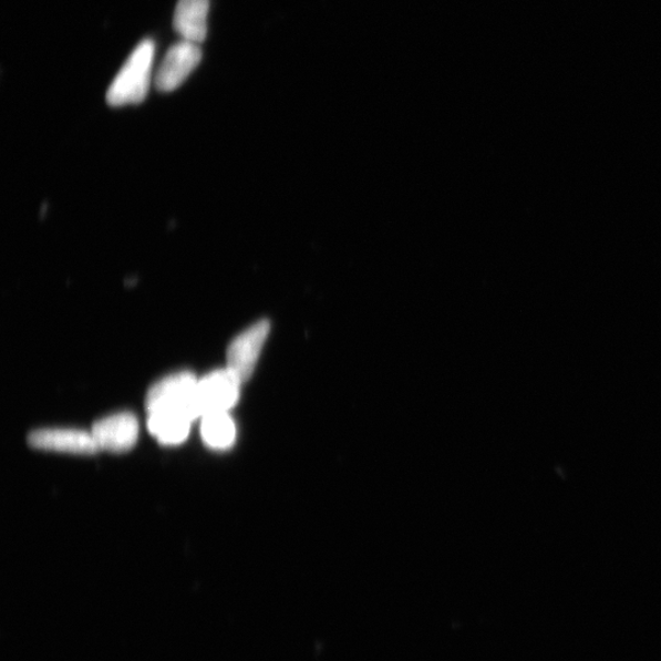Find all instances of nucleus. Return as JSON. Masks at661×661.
I'll list each match as a JSON object with an SVG mask.
<instances>
[{"label": "nucleus", "mask_w": 661, "mask_h": 661, "mask_svg": "<svg viewBox=\"0 0 661 661\" xmlns=\"http://www.w3.org/2000/svg\"><path fill=\"white\" fill-rule=\"evenodd\" d=\"M155 49L153 40H144L137 44L109 89L107 102L111 106L123 107L126 104L142 103L146 99L153 78Z\"/></svg>", "instance_id": "f257e3e1"}, {"label": "nucleus", "mask_w": 661, "mask_h": 661, "mask_svg": "<svg viewBox=\"0 0 661 661\" xmlns=\"http://www.w3.org/2000/svg\"><path fill=\"white\" fill-rule=\"evenodd\" d=\"M29 445L74 455H95L100 451L94 436L76 428H42L29 435Z\"/></svg>", "instance_id": "0eeeda50"}, {"label": "nucleus", "mask_w": 661, "mask_h": 661, "mask_svg": "<svg viewBox=\"0 0 661 661\" xmlns=\"http://www.w3.org/2000/svg\"><path fill=\"white\" fill-rule=\"evenodd\" d=\"M148 414V431L159 444L167 446L179 445L188 437L194 421L187 413L177 410H164Z\"/></svg>", "instance_id": "1a4fd4ad"}, {"label": "nucleus", "mask_w": 661, "mask_h": 661, "mask_svg": "<svg viewBox=\"0 0 661 661\" xmlns=\"http://www.w3.org/2000/svg\"><path fill=\"white\" fill-rule=\"evenodd\" d=\"M269 332L270 322L261 320L230 342L227 350V368L234 371L241 384L252 375Z\"/></svg>", "instance_id": "20e7f679"}, {"label": "nucleus", "mask_w": 661, "mask_h": 661, "mask_svg": "<svg viewBox=\"0 0 661 661\" xmlns=\"http://www.w3.org/2000/svg\"><path fill=\"white\" fill-rule=\"evenodd\" d=\"M204 443L214 450H228L235 445L237 428L228 412L211 413L203 417Z\"/></svg>", "instance_id": "9d476101"}, {"label": "nucleus", "mask_w": 661, "mask_h": 661, "mask_svg": "<svg viewBox=\"0 0 661 661\" xmlns=\"http://www.w3.org/2000/svg\"><path fill=\"white\" fill-rule=\"evenodd\" d=\"M210 0H179L173 18L174 30L182 40L200 44L207 37Z\"/></svg>", "instance_id": "6e6552de"}, {"label": "nucleus", "mask_w": 661, "mask_h": 661, "mask_svg": "<svg viewBox=\"0 0 661 661\" xmlns=\"http://www.w3.org/2000/svg\"><path fill=\"white\" fill-rule=\"evenodd\" d=\"M241 381L228 368L213 371L197 380L194 392V409L197 417L228 412L239 400Z\"/></svg>", "instance_id": "f03ea898"}, {"label": "nucleus", "mask_w": 661, "mask_h": 661, "mask_svg": "<svg viewBox=\"0 0 661 661\" xmlns=\"http://www.w3.org/2000/svg\"><path fill=\"white\" fill-rule=\"evenodd\" d=\"M196 384L197 379L190 371H182L159 380L147 392V412L177 410L187 413L193 421L197 420L194 409Z\"/></svg>", "instance_id": "7ed1b4c3"}, {"label": "nucleus", "mask_w": 661, "mask_h": 661, "mask_svg": "<svg viewBox=\"0 0 661 661\" xmlns=\"http://www.w3.org/2000/svg\"><path fill=\"white\" fill-rule=\"evenodd\" d=\"M202 58L200 44L182 40L172 45L158 68L155 79L157 89L171 92L180 87L200 64Z\"/></svg>", "instance_id": "39448f33"}, {"label": "nucleus", "mask_w": 661, "mask_h": 661, "mask_svg": "<svg viewBox=\"0 0 661 661\" xmlns=\"http://www.w3.org/2000/svg\"><path fill=\"white\" fill-rule=\"evenodd\" d=\"M100 450L124 452L132 450L138 436V422L132 413L113 414L101 420L92 426Z\"/></svg>", "instance_id": "423d86ee"}]
</instances>
